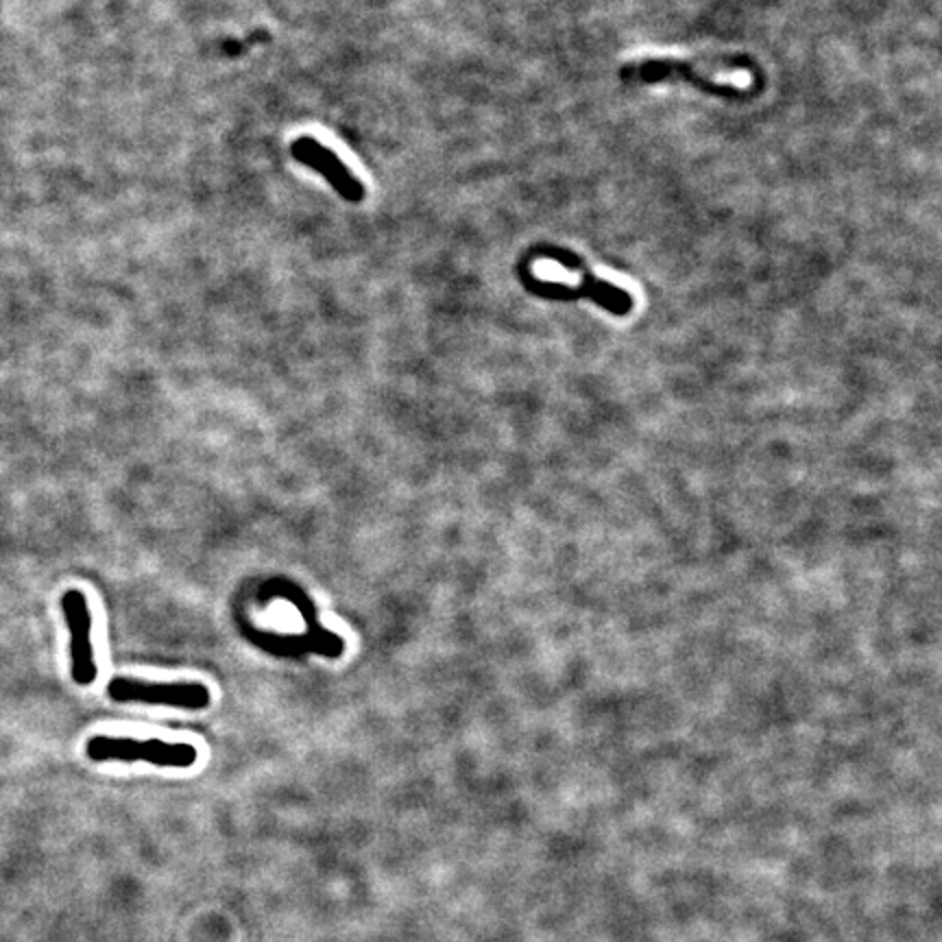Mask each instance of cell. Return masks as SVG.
<instances>
[{"mask_svg":"<svg viewBox=\"0 0 942 942\" xmlns=\"http://www.w3.org/2000/svg\"><path fill=\"white\" fill-rule=\"evenodd\" d=\"M519 277L521 283L526 286L528 292L541 297V299H550V301H576V299H589L595 305H600L602 310L615 314V316H626L635 301L632 294L626 292L624 288L604 281L602 277L593 275L589 268L582 273V283L580 286H569V283H556V281H543L539 279L526 264H519Z\"/></svg>","mask_w":942,"mask_h":942,"instance_id":"7a4b0ae2","label":"cell"},{"mask_svg":"<svg viewBox=\"0 0 942 942\" xmlns=\"http://www.w3.org/2000/svg\"><path fill=\"white\" fill-rule=\"evenodd\" d=\"M619 78L624 83H659V81H683L693 85L696 89L717 96V98H750L754 92L739 89L733 83H713L711 78L702 76L689 61L678 59H645L635 63H624L619 68Z\"/></svg>","mask_w":942,"mask_h":942,"instance_id":"277c9868","label":"cell"},{"mask_svg":"<svg viewBox=\"0 0 942 942\" xmlns=\"http://www.w3.org/2000/svg\"><path fill=\"white\" fill-rule=\"evenodd\" d=\"M290 153L292 157L321 172L325 177V181L349 203H360L364 198V185L360 183V179L340 161V157L329 150L327 146H323L318 140H314L312 135H301L290 144Z\"/></svg>","mask_w":942,"mask_h":942,"instance_id":"8992f818","label":"cell"},{"mask_svg":"<svg viewBox=\"0 0 942 942\" xmlns=\"http://www.w3.org/2000/svg\"><path fill=\"white\" fill-rule=\"evenodd\" d=\"M87 759L100 761H146L159 768H190L198 752L185 741H164V739H133V737H109L94 735L85 744Z\"/></svg>","mask_w":942,"mask_h":942,"instance_id":"6da1fadb","label":"cell"},{"mask_svg":"<svg viewBox=\"0 0 942 942\" xmlns=\"http://www.w3.org/2000/svg\"><path fill=\"white\" fill-rule=\"evenodd\" d=\"M61 613L70 635V676L76 685L87 687L96 680L98 667L92 645V611L81 589H65Z\"/></svg>","mask_w":942,"mask_h":942,"instance_id":"5b68a950","label":"cell"},{"mask_svg":"<svg viewBox=\"0 0 942 942\" xmlns=\"http://www.w3.org/2000/svg\"><path fill=\"white\" fill-rule=\"evenodd\" d=\"M107 693L116 702H142V704L177 706L188 711H203L212 702V693L207 685L196 680L150 683L131 676H113L107 683Z\"/></svg>","mask_w":942,"mask_h":942,"instance_id":"3957f363","label":"cell"}]
</instances>
